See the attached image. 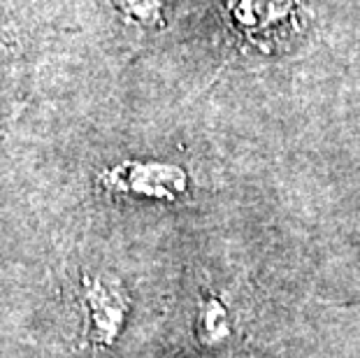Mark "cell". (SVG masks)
<instances>
[{
    "instance_id": "cell-1",
    "label": "cell",
    "mask_w": 360,
    "mask_h": 358,
    "mask_svg": "<svg viewBox=\"0 0 360 358\" xmlns=\"http://www.w3.org/2000/svg\"><path fill=\"white\" fill-rule=\"evenodd\" d=\"M84 305V345L91 352H105L119 340L130 312V295L117 277L91 272L82 277Z\"/></svg>"
},
{
    "instance_id": "cell-2",
    "label": "cell",
    "mask_w": 360,
    "mask_h": 358,
    "mask_svg": "<svg viewBox=\"0 0 360 358\" xmlns=\"http://www.w3.org/2000/svg\"><path fill=\"white\" fill-rule=\"evenodd\" d=\"M98 181L110 191L158 198V200H174L186 188V174L181 167L165 163H124L105 170Z\"/></svg>"
},
{
    "instance_id": "cell-3",
    "label": "cell",
    "mask_w": 360,
    "mask_h": 358,
    "mask_svg": "<svg viewBox=\"0 0 360 358\" xmlns=\"http://www.w3.org/2000/svg\"><path fill=\"white\" fill-rule=\"evenodd\" d=\"M198 340L207 347H219L231 338V321H228V312L224 302L219 298H205L198 309V324H195Z\"/></svg>"
},
{
    "instance_id": "cell-4",
    "label": "cell",
    "mask_w": 360,
    "mask_h": 358,
    "mask_svg": "<svg viewBox=\"0 0 360 358\" xmlns=\"http://www.w3.org/2000/svg\"><path fill=\"white\" fill-rule=\"evenodd\" d=\"M158 3L160 0H119L124 12L133 14L140 21H156L158 19Z\"/></svg>"
}]
</instances>
